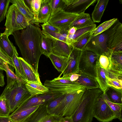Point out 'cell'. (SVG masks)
<instances>
[{"instance_id":"50","label":"cell","mask_w":122,"mask_h":122,"mask_svg":"<svg viewBox=\"0 0 122 122\" xmlns=\"http://www.w3.org/2000/svg\"><path fill=\"white\" fill-rule=\"evenodd\" d=\"M60 122H73L72 117L62 116L60 119Z\"/></svg>"},{"instance_id":"56","label":"cell","mask_w":122,"mask_h":122,"mask_svg":"<svg viewBox=\"0 0 122 122\" xmlns=\"http://www.w3.org/2000/svg\"><path fill=\"white\" fill-rule=\"evenodd\" d=\"M0 61L1 62H4V63H6L4 61H3L2 59L0 58Z\"/></svg>"},{"instance_id":"8","label":"cell","mask_w":122,"mask_h":122,"mask_svg":"<svg viewBox=\"0 0 122 122\" xmlns=\"http://www.w3.org/2000/svg\"><path fill=\"white\" fill-rule=\"evenodd\" d=\"M78 15L58 9L51 15L47 22L61 30L68 31L69 26Z\"/></svg>"},{"instance_id":"30","label":"cell","mask_w":122,"mask_h":122,"mask_svg":"<svg viewBox=\"0 0 122 122\" xmlns=\"http://www.w3.org/2000/svg\"><path fill=\"white\" fill-rule=\"evenodd\" d=\"M92 31L87 32L79 37L71 46L79 50L84 49L92 36Z\"/></svg>"},{"instance_id":"25","label":"cell","mask_w":122,"mask_h":122,"mask_svg":"<svg viewBox=\"0 0 122 122\" xmlns=\"http://www.w3.org/2000/svg\"><path fill=\"white\" fill-rule=\"evenodd\" d=\"M51 10L48 0L41 1L38 14L37 22L45 23L48 21L51 15Z\"/></svg>"},{"instance_id":"9","label":"cell","mask_w":122,"mask_h":122,"mask_svg":"<svg viewBox=\"0 0 122 122\" xmlns=\"http://www.w3.org/2000/svg\"><path fill=\"white\" fill-rule=\"evenodd\" d=\"M102 94L95 103L93 117L101 122H110L117 118L114 113L104 101Z\"/></svg>"},{"instance_id":"54","label":"cell","mask_w":122,"mask_h":122,"mask_svg":"<svg viewBox=\"0 0 122 122\" xmlns=\"http://www.w3.org/2000/svg\"><path fill=\"white\" fill-rule=\"evenodd\" d=\"M4 63L0 61V68H1L3 71H4Z\"/></svg>"},{"instance_id":"2","label":"cell","mask_w":122,"mask_h":122,"mask_svg":"<svg viewBox=\"0 0 122 122\" xmlns=\"http://www.w3.org/2000/svg\"><path fill=\"white\" fill-rule=\"evenodd\" d=\"M102 93L100 88L86 89L80 104L72 116L73 122H92L95 103Z\"/></svg>"},{"instance_id":"19","label":"cell","mask_w":122,"mask_h":122,"mask_svg":"<svg viewBox=\"0 0 122 122\" xmlns=\"http://www.w3.org/2000/svg\"><path fill=\"white\" fill-rule=\"evenodd\" d=\"M4 68L6 72L7 77V85L6 86L8 88L11 89L16 81L18 83L24 85L27 82L24 79L17 77L10 68L9 65L7 63H4Z\"/></svg>"},{"instance_id":"43","label":"cell","mask_w":122,"mask_h":122,"mask_svg":"<svg viewBox=\"0 0 122 122\" xmlns=\"http://www.w3.org/2000/svg\"><path fill=\"white\" fill-rule=\"evenodd\" d=\"M98 61L101 66L106 70L110 69L112 67L111 57L103 55L99 56Z\"/></svg>"},{"instance_id":"21","label":"cell","mask_w":122,"mask_h":122,"mask_svg":"<svg viewBox=\"0 0 122 122\" xmlns=\"http://www.w3.org/2000/svg\"><path fill=\"white\" fill-rule=\"evenodd\" d=\"M92 14V18L94 23H99L107 6L108 0H98Z\"/></svg>"},{"instance_id":"7","label":"cell","mask_w":122,"mask_h":122,"mask_svg":"<svg viewBox=\"0 0 122 122\" xmlns=\"http://www.w3.org/2000/svg\"><path fill=\"white\" fill-rule=\"evenodd\" d=\"M99 56L85 48L81 51L79 63V72L96 79L97 62Z\"/></svg>"},{"instance_id":"26","label":"cell","mask_w":122,"mask_h":122,"mask_svg":"<svg viewBox=\"0 0 122 122\" xmlns=\"http://www.w3.org/2000/svg\"><path fill=\"white\" fill-rule=\"evenodd\" d=\"M25 87L31 96L44 94L48 92L49 90L42 84L27 81L25 84Z\"/></svg>"},{"instance_id":"11","label":"cell","mask_w":122,"mask_h":122,"mask_svg":"<svg viewBox=\"0 0 122 122\" xmlns=\"http://www.w3.org/2000/svg\"><path fill=\"white\" fill-rule=\"evenodd\" d=\"M71 53L67 58L62 72L58 77H65L79 72V63L81 51L76 49L72 46Z\"/></svg>"},{"instance_id":"45","label":"cell","mask_w":122,"mask_h":122,"mask_svg":"<svg viewBox=\"0 0 122 122\" xmlns=\"http://www.w3.org/2000/svg\"><path fill=\"white\" fill-rule=\"evenodd\" d=\"M62 116L49 114L41 119L38 122H60Z\"/></svg>"},{"instance_id":"5","label":"cell","mask_w":122,"mask_h":122,"mask_svg":"<svg viewBox=\"0 0 122 122\" xmlns=\"http://www.w3.org/2000/svg\"><path fill=\"white\" fill-rule=\"evenodd\" d=\"M6 17L5 28L3 33L8 37L16 31L25 28L30 24L13 4L9 7Z\"/></svg>"},{"instance_id":"17","label":"cell","mask_w":122,"mask_h":122,"mask_svg":"<svg viewBox=\"0 0 122 122\" xmlns=\"http://www.w3.org/2000/svg\"><path fill=\"white\" fill-rule=\"evenodd\" d=\"M40 106L25 109L16 112H13L9 117L13 122H25L30 115Z\"/></svg>"},{"instance_id":"46","label":"cell","mask_w":122,"mask_h":122,"mask_svg":"<svg viewBox=\"0 0 122 122\" xmlns=\"http://www.w3.org/2000/svg\"><path fill=\"white\" fill-rule=\"evenodd\" d=\"M43 30L60 33V30L49 24L47 22L41 25Z\"/></svg>"},{"instance_id":"18","label":"cell","mask_w":122,"mask_h":122,"mask_svg":"<svg viewBox=\"0 0 122 122\" xmlns=\"http://www.w3.org/2000/svg\"><path fill=\"white\" fill-rule=\"evenodd\" d=\"M30 24H34V15L31 10L26 5L24 0H10Z\"/></svg>"},{"instance_id":"23","label":"cell","mask_w":122,"mask_h":122,"mask_svg":"<svg viewBox=\"0 0 122 122\" xmlns=\"http://www.w3.org/2000/svg\"><path fill=\"white\" fill-rule=\"evenodd\" d=\"M96 79L100 88L103 93H105L108 86L107 83L105 70L101 66L98 60L97 62Z\"/></svg>"},{"instance_id":"44","label":"cell","mask_w":122,"mask_h":122,"mask_svg":"<svg viewBox=\"0 0 122 122\" xmlns=\"http://www.w3.org/2000/svg\"><path fill=\"white\" fill-rule=\"evenodd\" d=\"M107 85L108 86L122 90V79H111L106 76Z\"/></svg>"},{"instance_id":"48","label":"cell","mask_w":122,"mask_h":122,"mask_svg":"<svg viewBox=\"0 0 122 122\" xmlns=\"http://www.w3.org/2000/svg\"><path fill=\"white\" fill-rule=\"evenodd\" d=\"M51 81L53 82L60 84H69L76 83L75 82H72L69 80L61 78L58 77Z\"/></svg>"},{"instance_id":"28","label":"cell","mask_w":122,"mask_h":122,"mask_svg":"<svg viewBox=\"0 0 122 122\" xmlns=\"http://www.w3.org/2000/svg\"><path fill=\"white\" fill-rule=\"evenodd\" d=\"M105 93L112 102L116 103L122 104V90L108 86Z\"/></svg>"},{"instance_id":"37","label":"cell","mask_w":122,"mask_h":122,"mask_svg":"<svg viewBox=\"0 0 122 122\" xmlns=\"http://www.w3.org/2000/svg\"><path fill=\"white\" fill-rule=\"evenodd\" d=\"M117 20V18H114L103 23L92 31L93 36H96L108 29Z\"/></svg>"},{"instance_id":"55","label":"cell","mask_w":122,"mask_h":122,"mask_svg":"<svg viewBox=\"0 0 122 122\" xmlns=\"http://www.w3.org/2000/svg\"><path fill=\"white\" fill-rule=\"evenodd\" d=\"M3 71L2 69L0 68V76H4L3 74Z\"/></svg>"},{"instance_id":"31","label":"cell","mask_w":122,"mask_h":122,"mask_svg":"<svg viewBox=\"0 0 122 122\" xmlns=\"http://www.w3.org/2000/svg\"><path fill=\"white\" fill-rule=\"evenodd\" d=\"M55 68L59 72L63 71L67 58L60 56L52 53L48 57Z\"/></svg>"},{"instance_id":"15","label":"cell","mask_w":122,"mask_h":122,"mask_svg":"<svg viewBox=\"0 0 122 122\" xmlns=\"http://www.w3.org/2000/svg\"><path fill=\"white\" fill-rule=\"evenodd\" d=\"M8 36L3 33L0 34V50L12 59L14 52H17L16 47L9 40Z\"/></svg>"},{"instance_id":"1","label":"cell","mask_w":122,"mask_h":122,"mask_svg":"<svg viewBox=\"0 0 122 122\" xmlns=\"http://www.w3.org/2000/svg\"><path fill=\"white\" fill-rule=\"evenodd\" d=\"M22 58L39 75V60L42 55L41 44L42 34L37 25L30 24L25 28L16 31L12 34Z\"/></svg>"},{"instance_id":"12","label":"cell","mask_w":122,"mask_h":122,"mask_svg":"<svg viewBox=\"0 0 122 122\" xmlns=\"http://www.w3.org/2000/svg\"><path fill=\"white\" fill-rule=\"evenodd\" d=\"M44 84L48 88L49 92L61 95L72 93L85 87L77 83L69 84H58L49 80H46Z\"/></svg>"},{"instance_id":"33","label":"cell","mask_w":122,"mask_h":122,"mask_svg":"<svg viewBox=\"0 0 122 122\" xmlns=\"http://www.w3.org/2000/svg\"><path fill=\"white\" fill-rule=\"evenodd\" d=\"M52 40L42 34L41 44L42 54L48 57L49 55L52 53Z\"/></svg>"},{"instance_id":"14","label":"cell","mask_w":122,"mask_h":122,"mask_svg":"<svg viewBox=\"0 0 122 122\" xmlns=\"http://www.w3.org/2000/svg\"><path fill=\"white\" fill-rule=\"evenodd\" d=\"M53 41L52 53L57 56L66 58L70 55L72 47L66 43L55 39Z\"/></svg>"},{"instance_id":"16","label":"cell","mask_w":122,"mask_h":122,"mask_svg":"<svg viewBox=\"0 0 122 122\" xmlns=\"http://www.w3.org/2000/svg\"><path fill=\"white\" fill-rule=\"evenodd\" d=\"M18 59L26 76L27 81L42 84L39 75L37 74L32 68L21 57Z\"/></svg>"},{"instance_id":"34","label":"cell","mask_w":122,"mask_h":122,"mask_svg":"<svg viewBox=\"0 0 122 122\" xmlns=\"http://www.w3.org/2000/svg\"><path fill=\"white\" fill-rule=\"evenodd\" d=\"M17 52H14L12 58L14 65L15 74L18 77L24 79L27 81V78L18 59Z\"/></svg>"},{"instance_id":"10","label":"cell","mask_w":122,"mask_h":122,"mask_svg":"<svg viewBox=\"0 0 122 122\" xmlns=\"http://www.w3.org/2000/svg\"><path fill=\"white\" fill-rule=\"evenodd\" d=\"M61 95L48 92L44 94L31 96L22 103L13 112L36 106L46 105L50 101Z\"/></svg>"},{"instance_id":"35","label":"cell","mask_w":122,"mask_h":122,"mask_svg":"<svg viewBox=\"0 0 122 122\" xmlns=\"http://www.w3.org/2000/svg\"><path fill=\"white\" fill-rule=\"evenodd\" d=\"M66 94L62 95L50 101L46 104L47 110L49 114L55 115L61 102L65 97Z\"/></svg>"},{"instance_id":"24","label":"cell","mask_w":122,"mask_h":122,"mask_svg":"<svg viewBox=\"0 0 122 122\" xmlns=\"http://www.w3.org/2000/svg\"><path fill=\"white\" fill-rule=\"evenodd\" d=\"M111 49L113 52H122V24L121 22L114 35Z\"/></svg>"},{"instance_id":"38","label":"cell","mask_w":122,"mask_h":122,"mask_svg":"<svg viewBox=\"0 0 122 122\" xmlns=\"http://www.w3.org/2000/svg\"><path fill=\"white\" fill-rule=\"evenodd\" d=\"M10 114L9 104L5 98L1 94L0 96V116L9 117Z\"/></svg>"},{"instance_id":"49","label":"cell","mask_w":122,"mask_h":122,"mask_svg":"<svg viewBox=\"0 0 122 122\" xmlns=\"http://www.w3.org/2000/svg\"><path fill=\"white\" fill-rule=\"evenodd\" d=\"M81 75L79 72V73H74L72 74L69 76L62 78L61 77H60L61 78L68 79L70 80L72 82H75L79 78Z\"/></svg>"},{"instance_id":"39","label":"cell","mask_w":122,"mask_h":122,"mask_svg":"<svg viewBox=\"0 0 122 122\" xmlns=\"http://www.w3.org/2000/svg\"><path fill=\"white\" fill-rule=\"evenodd\" d=\"M42 0H31L30 9L34 15V24L38 25L37 22L39 11L40 10Z\"/></svg>"},{"instance_id":"40","label":"cell","mask_w":122,"mask_h":122,"mask_svg":"<svg viewBox=\"0 0 122 122\" xmlns=\"http://www.w3.org/2000/svg\"><path fill=\"white\" fill-rule=\"evenodd\" d=\"M51 14L55 10L59 9L65 10L66 6L64 0H48Z\"/></svg>"},{"instance_id":"22","label":"cell","mask_w":122,"mask_h":122,"mask_svg":"<svg viewBox=\"0 0 122 122\" xmlns=\"http://www.w3.org/2000/svg\"><path fill=\"white\" fill-rule=\"evenodd\" d=\"M79 72L81 76L75 82L85 86L87 89L100 88L96 79Z\"/></svg>"},{"instance_id":"29","label":"cell","mask_w":122,"mask_h":122,"mask_svg":"<svg viewBox=\"0 0 122 122\" xmlns=\"http://www.w3.org/2000/svg\"><path fill=\"white\" fill-rule=\"evenodd\" d=\"M46 104L40 106L25 122H38L41 119L50 114L47 112Z\"/></svg>"},{"instance_id":"52","label":"cell","mask_w":122,"mask_h":122,"mask_svg":"<svg viewBox=\"0 0 122 122\" xmlns=\"http://www.w3.org/2000/svg\"><path fill=\"white\" fill-rule=\"evenodd\" d=\"M77 30V28L74 26L70 28L68 31V34L73 35L74 34Z\"/></svg>"},{"instance_id":"6","label":"cell","mask_w":122,"mask_h":122,"mask_svg":"<svg viewBox=\"0 0 122 122\" xmlns=\"http://www.w3.org/2000/svg\"><path fill=\"white\" fill-rule=\"evenodd\" d=\"M86 89L85 87L73 92L66 94L55 115L63 117L72 116L80 104Z\"/></svg>"},{"instance_id":"4","label":"cell","mask_w":122,"mask_h":122,"mask_svg":"<svg viewBox=\"0 0 122 122\" xmlns=\"http://www.w3.org/2000/svg\"><path fill=\"white\" fill-rule=\"evenodd\" d=\"M2 94L9 104L10 114L31 96L26 88L25 84L18 83L17 81L10 89L8 88L6 86Z\"/></svg>"},{"instance_id":"32","label":"cell","mask_w":122,"mask_h":122,"mask_svg":"<svg viewBox=\"0 0 122 122\" xmlns=\"http://www.w3.org/2000/svg\"><path fill=\"white\" fill-rule=\"evenodd\" d=\"M102 96L105 101L114 113L117 118L122 121V104L116 103L112 102L107 98L105 93H103Z\"/></svg>"},{"instance_id":"51","label":"cell","mask_w":122,"mask_h":122,"mask_svg":"<svg viewBox=\"0 0 122 122\" xmlns=\"http://www.w3.org/2000/svg\"><path fill=\"white\" fill-rule=\"evenodd\" d=\"M0 122H13L9 117L0 116Z\"/></svg>"},{"instance_id":"41","label":"cell","mask_w":122,"mask_h":122,"mask_svg":"<svg viewBox=\"0 0 122 122\" xmlns=\"http://www.w3.org/2000/svg\"><path fill=\"white\" fill-rule=\"evenodd\" d=\"M41 32L43 35L48 38L57 39L66 43L67 38L60 33L43 30Z\"/></svg>"},{"instance_id":"27","label":"cell","mask_w":122,"mask_h":122,"mask_svg":"<svg viewBox=\"0 0 122 122\" xmlns=\"http://www.w3.org/2000/svg\"><path fill=\"white\" fill-rule=\"evenodd\" d=\"M95 24H94L86 27L78 29L75 33L73 35L68 34L66 43L69 46H71L75 43L79 37L89 31H92L96 27Z\"/></svg>"},{"instance_id":"13","label":"cell","mask_w":122,"mask_h":122,"mask_svg":"<svg viewBox=\"0 0 122 122\" xmlns=\"http://www.w3.org/2000/svg\"><path fill=\"white\" fill-rule=\"evenodd\" d=\"M64 1L66 6L65 10L79 15L84 13L86 10L97 0H64Z\"/></svg>"},{"instance_id":"3","label":"cell","mask_w":122,"mask_h":122,"mask_svg":"<svg viewBox=\"0 0 122 122\" xmlns=\"http://www.w3.org/2000/svg\"><path fill=\"white\" fill-rule=\"evenodd\" d=\"M120 22L118 19L108 29L95 36L92 35L85 48L99 56L103 55L111 57L113 52L111 49L112 42L114 35Z\"/></svg>"},{"instance_id":"47","label":"cell","mask_w":122,"mask_h":122,"mask_svg":"<svg viewBox=\"0 0 122 122\" xmlns=\"http://www.w3.org/2000/svg\"><path fill=\"white\" fill-rule=\"evenodd\" d=\"M0 58L9 65L14 68V66L12 59L2 52L0 50Z\"/></svg>"},{"instance_id":"53","label":"cell","mask_w":122,"mask_h":122,"mask_svg":"<svg viewBox=\"0 0 122 122\" xmlns=\"http://www.w3.org/2000/svg\"><path fill=\"white\" fill-rule=\"evenodd\" d=\"M5 84L4 76H0V86H3Z\"/></svg>"},{"instance_id":"42","label":"cell","mask_w":122,"mask_h":122,"mask_svg":"<svg viewBox=\"0 0 122 122\" xmlns=\"http://www.w3.org/2000/svg\"><path fill=\"white\" fill-rule=\"evenodd\" d=\"M10 3V0H0V23L5 19Z\"/></svg>"},{"instance_id":"36","label":"cell","mask_w":122,"mask_h":122,"mask_svg":"<svg viewBox=\"0 0 122 122\" xmlns=\"http://www.w3.org/2000/svg\"><path fill=\"white\" fill-rule=\"evenodd\" d=\"M111 68L122 71V52L113 51L111 56Z\"/></svg>"},{"instance_id":"20","label":"cell","mask_w":122,"mask_h":122,"mask_svg":"<svg viewBox=\"0 0 122 122\" xmlns=\"http://www.w3.org/2000/svg\"><path fill=\"white\" fill-rule=\"evenodd\" d=\"M94 23L90 15L84 13L79 15L76 19L69 26V28L74 26L78 29L86 27Z\"/></svg>"}]
</instances>
